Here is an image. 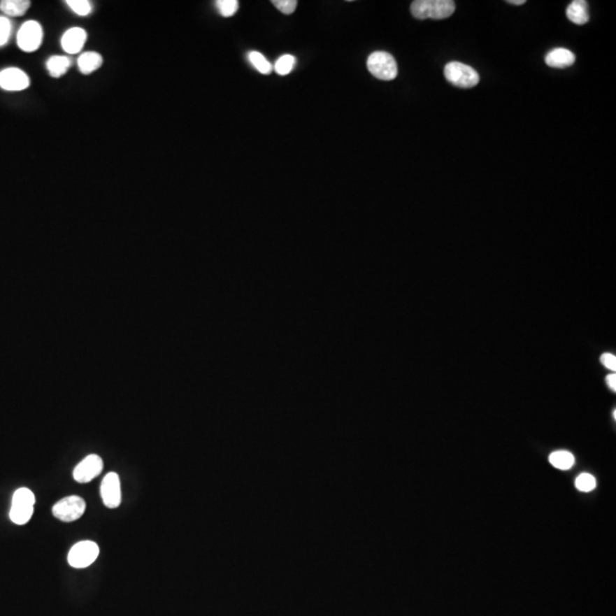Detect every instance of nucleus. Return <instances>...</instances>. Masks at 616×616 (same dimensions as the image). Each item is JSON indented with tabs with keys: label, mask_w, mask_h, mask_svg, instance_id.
I'll return each mask as SVG.
<instances>
[{
	"label": "nucleus",
	"mask_w": 616,
	"mask_h": 616,
	"mask_svg": "<svg viewBox=\"0 0 616 616\" xmlns=\"http://www.w3.org/2000/svg\"><path fill=\"white\" fill-rule=\"evenodd\" d=\"M411 14L418 20H444L456 10L453 0H416L411 4Z\"/></svg>",
	"instance_id": "nucleus-1"
},
{
	"label": "nucleus",
	"mask_w": 616,
	"mask_h": 616,
	"mask_svg": "<svg viewBox=\"0 0 616 616\" xmlns=\"http://www.w3.org/2000/svg\"><path fill=\"white\" fill-rule=\"evenodd\" d=\"M99 554V545L92 541H81L76 543L69 552L68 561L74 568H85L90 566L97 559Z\"/></svg>",
	"instance_id": "nucleus-6"
},
{
	"label": "nucleus",
	"mask_w": 616,
	"mask_h": 616,
	"mask_svg": "<svg viewBox=\"0 0 616 616\" xmlns=\"http://www.w3.org/2000/svg\"><path fill=\"white\" fill-rule=\"evenodd\" d=\"M34 503H36L34 494L27 487H22L16 491L13 496L12 508L10 512L13 523L18 525L28 523L34 514Z\"/></svg>",
	"instance_id": "nucleus-3"
},
{
	"label": "nucleus",
	"mask_w": 616,
	"mask_h": 616,
	"mask_svg": "<svg viewBox=\"0 0 616 616\" xmlns=\"http://www.w3.org/2000/svg\"><path fill=\"white\" fill-rule=\"evenodd\" d=\"M295 65H296L295 56L286 54V55H282L280 59H277L274 65V70L280 76H287V74L293 71Z\"/></svg>",
	"instance_id": "nucleus-19"
},
{
	"label": "nucleus",
	"mask_w": 616,
	"mask_h": 616,
	"mask_svg": "<svg viewBox=\"0 0 616 616\" xmlns=\"http://www.w3.org/2000/svg\"><path fill=\"white\" fill-rule=\"evenodd\" d=\"M66 5L78 15L87 16L92 12V5L87 0H68Z\"/></svg>",
	"instance_id": "nucleus-22"
},
{
	"label": "nucleus",
	"mask_w": 616,
	"mask_h": 616,
	"mask_svg": "<svg viewBox=\"0 0 616 616\" xmlns=\"http://www.w3.org/2000/svg\"><path fill=\"white\" fill-rule=\"evenodd\" d=\"M575 486L581 492H590L596 487V478L592 475L583 472L576 478Z\"/></svg>",
	"instance_id": "nucleus-21"
},
{
	"label": "nucleus",
	"mask_w": 616,
	"mask_h": 616,
	"mask_svg": "<svg viewBox=\"0 0 616 616\" xmlns=\"http://www.w3.org/2000/svg\"><path fill=\"white\" fill-rule=\"evenodd\" d=\"M46 66L52 77L59 78L68 72L71 66V59L66 56H52L47 61Z\"/></svg>",
	"instance_id": "nucleus-16"
},
{
	"label": "nucleus",
	"mask_w": 616,
	"mask_h": 616,
	"mask_svg": "<svg viewBox=\"0 0 616 616\" xmlns=\"http://www.w3.org/2000/svg\"><path fill=\"white\" fill-rule=\"evenodd\" d=\"M507 3L510 4V5H516V6H521V5H524V4L526 3L525 0H509Z\"/></svg>",
	"instance_id": "nucleus-27"
},
{
	"label": "nucleus",
	"mask_w": 616,
	"mask_h": 616,
	"mask_svg": "<svg viewBox=\"0 0 616 616\" xmlns=\"http://www.w3.org/2000/svg\"><path fill=\"white\" fill-rule=\"evenodd\" d=\"M87 41V32L81 28H71L62 36L61 46L69 54H77Z\"/></svg>",
	"instance_id": "nucleus-11"
},
{
	"label": "nucleus",
	"mask_w": 616,
	"mask_h": 616,
	"mask_svg": "<svg viewBox=\"0 0 616 616\" xmlns=\"http://www.w3.org/2000/svg\"><path fill=\"white\" fill-rule=\"evenodd\" d=\"M368 70L373 77L380 80H394L398 77V63L389 52L378 50L369 56Z\"/></svg>",
	"instance_id": "nucleus-2"
},
{
	"label": "nucleus",
	"mask_w": 616,
	"mask_h": 616,
	"mask_svg": "<svg viewBox=\"0 0 616 616\" xmlns=\"http://www.w3.org/2000/svg\"><path fill=\"white\" fill-rule=\"evenodd\" d=\"M102 470L103 460L96 454H90L76 465L74 478L78 483H90L94 478L99 476Z\"/></svg>",
	"instance_id": "nucleus-8"
},
{
	"label": "nucleus",
	"mask_w": 616,
	"mask_h": 616,
	"mask_svg": "<svg viewBox=\"0 0 616 616\" xmlns=\"http://www.w3.org/2000/svg\"><path fill=\"white\" fill-rule=\"evenodd\" d=\"M444 74L449 83L459 88H472L479 83L477 71L461 62L447 63L444 69Z\"/></svg>",
	"instance_id": "nucleus-4"
},
{
	"label": "nucleus",
	"mask_w": 616,
	"mask_h": 616,
	"mask_svg": "<svg viewBox=\"0 0 616 616\" xmlns=\"http://www.w3.org/2000/svg\"><path fill=\"white\" fill-rule=\"evenodd\" d=\"M216 7L224 18H231L234 15L239 8L237 0H218L216 1Z\"/></svg>",
	"instance_id": "nucleus-20"
},
{
	"label": "nucleus",
	"mask_w": 616,
	"mask_h": 616,
	"mask_svg": "<svg viewBox=\"0 0 616 616\" xmlns=\"http://www.w3.org/2000/svg\"><path fill=\"white\" fill-rule=\"evenodd\" d=\"M566 15L568 20L575 23V24L583 25L585 23H588V1H585V0H574L567 7Z\"/></svg>",
	"instance_id": "nucleus-13"
},
{
	"label": "nucleus",
	"mask_w": 616,
	"mask_h": 616,
	"mask_svg": "<svg viewBox=\"0 0 616 616\" xmlns=\"http://www.w3.org/2000/svg\"><path fill=\"white\" fill-rule=\"evenodd\" d=\"M248 59H249L250 63L255 66L257 71L260 72V74H270L272 70H273L271 63L266 59L265 56L259 52H256V50L250 52L248 54Z\"/></svg>",
	"instance_id": "nucleus-18"
},
{
	"label": "nucleus",
	"mask_w": 616,
	"mask_h": 616,
	"mask_svg": "<svg viewBox=\"0 0 616 616\" xmlns=\"http://www.w3.org/2000/svg\"><path fill=\"white\" fill-rule=\"evenodd\" d=\"M86 510V503L78 496H66L52 507V514L59 521L70 523L77 521Z\"/></svg>",
	"instance_id": "nucleus-5"
},
{
	"label": "nucleus",
	"mask_w": 616,
	"mask_h": 616,
	"mask_svg": "<svg viewBox=\"0 0 616 616\" xmlns=\"http://www.w3.org/2000/svg\"><path fill=\"white\" fill-rule=\"evenodd\" d=\"M601 363L604 364L605 367L607 369L612 370V371H615L616 370V358L615 355L613 354H606L603 355L601 356Z\"/></svg>",
	"instance_id": "nucleus-25"
},
{
	"label": "nucleus",
	"mask_w": 616,
	"mask_h": 616,
	"mask_svg": "<svg viewBox=\"0 0 616 616\" xmlns=\"http://www.w3.org/2000/svg\"><path fill=\"white\" fill-rule=\"evenodd\" d=\"M30 5L29 0H3L0 1V10L8 16H22Z\"/></svg>",
	"instance_id": "nucleus-15"
},
{
	"label": "nucleus",
	"mask_w": 616,
	"mask_h": 616,
	"mask_svg": "<svg viewBox=\"0 0 616 616\" xmlns=\"http://www.w3.org/2000/svg\"><path fill=\"white\" fill-rule=\"evenodd\" d=\"M101 496L108 508H118L121 503L120 479L115 472H108L101 484Z\"/></svg>",
	"instance_id": "nucleus-9"
},
{
	"label": "nucleus",
	"mask_w": 616,
	"mask_h": 616,
	"mask_svg": "<svg viewBox=\"0 0 616 616\" xmlns=\"http://www.w3.org/2000/svg\"><path fill=\"white\" fill-rule=\"evenodd\" d=\"M30 86L28 74L18 68L5 69L0 72V87L8 92H21Z\"/></svg>",
	"instance_id": "nucleus-10"
},
{
	"label": "nucleus",
	"mask_w": 616,
	"mask_h": 616,
	"mask_svg": "<svg viewBox=\"0 0 616 616\" xmlns=\"http://www.w3.org/2000/svg\"><path fill=\"white\" fill-rule=\"evenodd\" d=\"M12 34V23L5 16H0V47L5 46Z\"/></svg>",
	"instance_id": "nucleus-23"
},
{
	"label": "nucleus",
	"mask_w": 616,
	"mask_h": 616,
	"mask_svg": "<svg viewBox=\"0 0 616 616\" xmlns=\"http://www.w3.org/2000/svg\"><path fill=\"white\" fill-rule=\"evenodd\" d=\"M549 461L554 465V468L567 470V469L573 467L574 456L572 453L568 452V451H557V452L550 454Z\"/></svg>",
	"instance_id": "nucleus-17"
},
{
	"label": "nucleus",
	"mask_w": 616,
	"mask_h": 616,
	"mask_svg": "<svg viewBox=\"0 0 616 616\" xmlns=\"http://www.w3.org/2000/svg\"><path fill=\"white\" fill-rule=\"evenodd\" d=\"M607 384L610 386V388L612 391H616V376L615 374H610V376L607 377Z\"/></svg>",
	"instance_id": "nucleus-26"
},
{
	"label": "nucleus",
	"mask_w": 616,
	"mask_h": 616,
	"mask_svg": "<svg viewBox=\"0 0 616 616\" xmlns=\"http://www.w3.org/2000/svg\"><path fill=\"white\" fill-rule=\"evenodd\" d=\"M43 39V27L37 21L23 23L16 37L20 48L27 52H36L41 46Z\"/></svg>",
	"instance_id": "nucleus-7"
},
{
	"label": "nucleus",
	"mask_w": 616,
	"mask_h": 616,
	"mask_svg": "<svg viewBox=\"0 0 616 616\" xmlns=\"http://www.w3.org/2000/svg\"><path fill=\"white\" fill-rule=\"evenodd\" d=\"M272 4L276 7L277 10H280L281 13H284L286 15L293 14L296 10L297 5H298L296 0H273Z\"/></svg>",
	"instance_id": "nucleus-24"
},
{
	"label": "nucleus",
	"mask_w": 616,
	"mask_h": 616,
	"mask_svg": "<svg viewBox=\"0 0 616 616\" xmlns=\"http://www.w3.org/2000/svg\"><path fill=\"white\" fill-rule=\"evenodd\" d=\"M103 57L99 52H86L81 54L78 59V66L81 74H90L96 71L102 65Z\"/></svg>",
	"instance_id": "nucleus-14"
},
{
	"label": "nucleus",
	"mask_w": 616,
	"mask_h": 616,
	"mask_svg": "<svg viewBox=\"0 0 616 616\" xmlns=\"http://www.w3.org/2000/svg\"><path fill=\"white\" fill-rule=\"evenodd\" d=\"M545 64L554 69H565L572 66L575 55L566 48H554L545 55Z\"/></svg>",
	"instance_id": "nucleus-12"
}]
</instances>
